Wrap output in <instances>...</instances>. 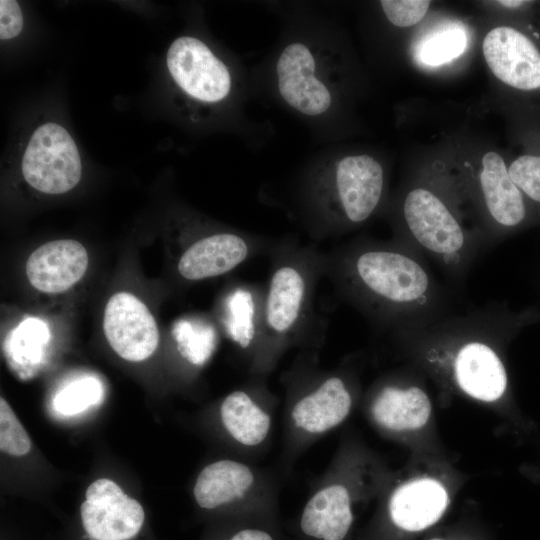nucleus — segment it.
Listing matches in <instances>:
<instances>
[{
	"label": "nucleus",
	"instance_id": "1",
	"mask_svg": "<svg viewBox=\"0 0 540 540\" xmlns=\"http://www.w3.org/2000/svg\"><path fill=\"white\" fill-rule=\"evenodd\" d=\"M339 294L379 327L401 331L450 313L449 299L418 251L402 242L358 241L327 254Z\"/></svg>",
	"mask_w": 540,
	"mask_h": 540
},
{
	"label": "nucleus",
	"instance_id": "2",
	"mask_svg": "<svg viewBox=\"0 0 540 540\" xmlns=\"http://www.w3.org/2000/svg\"><path fill=\"white\" fill-rule=\"evenodd\" d=\"M272 267L264 289L260 344L253 374L269 373L292 346L308 344L321 325L314 313V294L326 275L327 254L294 243L274 244Z\"/></svg>",
	"mask_w": 540,
	"mask_h": 540
},
{
	"label": "nucleus",
	"instance_id": "3",
	"mask_svg": "<svg viewBox=\"0 0 540 540\" xmlns=\"http://www.w3.org/2000/svg\"><path fill=\"white\" fill-rule=\"evenodd\" d=\"M384 192L382 165L369 155L340 159L328 177L314 185L318 208V237L341 233L367 221L378 208Z\"/></svg>",
	"mask_w": 540,
	"mask_h": 540
},
{
	"label": "nucleus",
	"instance_id": "4",
	"mask_svg": "<svg viewBox=\"0 0 540 540\" xmlns=\"http://www.w3.org/2000/svg\"><path fill=\"white\" fill-rule=\"evenodd\" d=\"M406 241L402 242L438 263L460 279L469 269L480 244L469 235L447 203L429 188L415 187L402 204Z\"/></svg>",
	"mask_w": 540,
	"mask_h": 540
},
{
	"label": "nucleus",
	"instance_id": "5",
	"mask_svg": "<svg viewBox=\"0 0 540 540\" xmlns=\"http://www.w3.org/2000/svg\"><path fill=\"white\" fill-rule=\"evenodd\" d=\"M352 404L343 374L305 369L289 391L286 423L291 445L299 449L335 429L348 417Z\"/></svg>",
	"mask_w": 540,
	"mask_h": 540
},
{
	"label": "nucleus",
	"instance_id": "6",
	"mask_svg": "<svg viewBox=\"0 0 540 540\" xmlns=\"http://www.w3.org/2000/svg\"><path fill=\"white\" fill-rule=\"evenodd\" d=\"M498 309H482L455 315L453 320L462 338L453 361V377L467 395L485 402L503 396L507 388V374L496 349L483 339Z\"/></svg>",
	"mask_w": 540,
	"mask_h": 540
},
{
	"label": "nucleus",
	"instance_id": "7",
	"mask_svg": "<svg viewBox=\"0 0 540 540\" xmlns=\"http://www.w3.org/2000/svg\"><path fill=\"white\" fill-rule=\"evenodd\" d=\"M21 169L30 186L47 194L71 190L82 173L73 138L56 123H45L34 131L24 152Z\"/></svg>",
	"mask_w": 540,
	"mask_h": 540
},
{
	"label": "nucleus",
	"instance_id": "8",
	"mask_svg": "<svg viewBox=\"0 0 540 540\" xmlns=\"http://www.w3.org/2000/svg\"><path fill=\"white\" fill-rule=\"evenodd\" d=\"M166 63L177 85L201 102H219L231 90L227 66L197 38L175 39L168 49Z\"/></svg>",
	"mask_w": 540,
	"mask_h": 540
},
{
	"label": "nucleus",
	"instance_id": "9",
	"mask_svg": "<svg viewBox=\"0 0 540 540\" xmlns=\"http://www.w3.org/2000/svg\"><path fill=\"white\" fill-rule=\"evenodd\" d=\"M273 245L247 233L216 232L189 244L178 260L177 269L189 281L213 278L232 271L257 254L270 251Z\"/></svg>",
	"mask_w": 540,
	"mask_h": 540
},
{
	"label": "nucleus",
	"instance_id": "10",
	"mask_svg": "<svg viewBox=\"0 0 540 540\" xmlns=\"http://www.w3.org/2000/svg\"><path fill=\"white\" fill-rule=\"evenodd\" d=\"M85 497L81 505L82 524L94 540H129L140 531L145 517L141 504L112 480L94 481Z\"/></svg>",
	"mask_w": 540,
	"mask_h": 540
},
{
	"label": "nucleus",
	"instance_id": "11",
	"mask_svg": "<svg viewBox=\"0 0 540 540\" xmlns=\"http://www.w3.org/2000/svg\"><path fill=\"white\" fill-rule=\"evenodd\" d=\"M105 337L123 359L139 362L150 357L159 342L156 321L136 296L119 292L108 300L103 319Z\"/></svg>",
	"mask_w": 540,
	"mask_h": 540
},
{
	"label": "nucleus",
	"instance_id": "12",
	"mask_svg": "<svg viewBox=\"0 0 540 540\" xmlns=\"http://www.w3.org/2000/svg\"><path fill=\"white\" fill-rule=\"evenodd\" d=\"M482 50L502 83L522 92L540 90V49L526 34L509 26L493 28L486 34Z\"/></svg>",
	"mask_w": 540,
	"mask_h": 540
},
{
	"label": "nucleus",
	"instance_id": "13",
	"mask_svg": "<svg viewBox=\"0 0 540 540\" xmlns=\"http://www.w3.org/2000/svg\"><path fill=\"white\" fill-rule=\"evenodd\" d=\"M316 68L312 51L300 42L287 45L276 64L281 97L290 107L307 116L324 114L332 103L330 90L318 77Z\"/></svg>",
	"mask_w": 540,
	"mask_h": 540
},
{
	"label": "nucleus",
	"instance_id": "14",
	"mask_svg": "<svg viewBox=\"0 0 540 540\" xmlns=\"http://www.w3.org/2000/svg\"><path fill=\"white\" fill-rule=\"evenodd\" d=\"M193 494L197 504L207 510L271 496L259 471L233 459H222L205 466L196 479Z\"/></svg>",
	"mask_w": 540,
	"mask_h": 540
},
{
	"label": "nucleus",
	"instance_id": "15",
	"mask_svg": "<svg viewBox=\"0 0 540 540\" xmlns=\"http://www.w3.org/2000/svg\"><path fill=\"white\" fill-rule=\"evenodd\" d=\"M352 492L336 470H326L300 517L302 533L316 540H343L353 523Z\"/></svg>",
	"mask_w": 540,
	"mask_h": 540
},
{
	"label": "nucleus",
	"instance_id": "16",
	"mask_svg": "<svg viewBox=\"0 0 540 540\" xmlns=\"http://www.w3.org/2000/svg\"><path fill=\"white\" fill-rule=\"evenodd\" d=\"M273 400L260 383L230 392L219 407L220 421L228 436L244 449L262 446L272 430Z\"/></svg>",
	"mask_w": 540,
	"mask_h": 540
},
{
	"label": "nucleus",
	"instance_id": "17",
	"mask_svg": "<svg viewBox=\"0 0 540 540\" xmlns=\"http://www.w3.org/2000/svg\"><path fill=\"white\" fill-rule=\"evenodd\" d=\"M478 188L496 230H513L526 221L527 200L512 181L508 167L498 153L490 151L482 157Z\"/></svg>",
	"mask_w": 540,
	"mask_h": 540
},
{
	"label": "nucleus",
	"instance_id": "18",
	"mask_svg": "<svg viewBox=\"0 0 540 540\" xmlns=\"http://www.w3.org/2000/svg\"><path fill=\"white\" fill-rule=\"evenodd\" d=\"M87 266L85 247L76 240L62 239L38 247L27 260L26 274L37 290L60 293L77 283Z\"/></svg>",
	"mask_w": 540,
	"mask_h": 540
},
{
	"label": "nucleus",
	"instance_id": "19",
	"mask_svg": "<svg viewBox=\"0 0 540 540\" xmlns=\"http://www.w3.org/2000/svg\"><path fill=\"white\" fill-rule=\"evenodd\" d=\"M448 502V494L440 482L431 478L412 480L392 493L389 515L398 528L417 532L436 523Z\"/></svg>",
	"mask_w": 540,
	"mask_h": 540
},
{
	"label": "nucleus",
	"instance_id": "20",
	"mask_svg": "<svg viewBox=\"0 0 540 540\" xmlns=\"http://www.w3.org/2000/svg\"><path fill=\"white\" fill-rule=\"evenodd\" d=\"M263 297L264 289L244 283L234 287L224 303L226 333L244 351L251 370L259 351Z\"/></svg>",
	"mask_w": 540,
	"mask_h": 540
},
{
	"label": "nucleus",
	"instance_id": "21",
	"mask_svg": "<svg viewBox=\"0 0 540 540\" xmlns=\"http://www.w3.org/2000/svg\"><path fill=\"white\" fill-rule=\"evenodd\" d=\"M431 412L427 394L417 386H382L374 395L370 413L377 425L390 431L421 428Z\"/></svg>",
	"mask_w": 540,
	"mask_h": 540
},
{
	"label": "nucleus",
	"instance_id": "22",
	"mask_svg": "<svg viewBox=\"0 0 540 540\" xmlns=\"http://www.w3.org/2000/svg\"><path fill=\"white\" fill-rule=\"evenodd\" d=\"M48 339L49 331L43 321L26 319L8 337L5 344L6 356L24 372L28 367L33 368L40 363Z\"/></svg>",
	"mask_w": 540,
	"mask_h": 540
},
{
	"label": "nucleus",
	"instance_id": "23",
	"mask_svg": "<svg viewBox=\"0 0 540 540\" xmlns=\"http://www.w3.org/2000/svg\"><path fill=\"white\" fill-rule=\"evenodd\" d=\"M103 395L101 382L94 377L74 380L57 392L54 410L62 416H74L97 405Z\"/></svg>",
	"mask_w": 540,
	"mask_h": 540
},
{
	"label": "nucleus",
	"instance_id": "24",
	"mask_svg": "<svg viewBox=\"0 0 540 540\" xmlns=\"http://www.w3.org/2000/svg\"><path fill=\"white\" fill-rule=\"evenodd\" d=\"M31 448V441L13 410L4 398L0 400V449L2 452L22 456Z\"/></svg>",
	"mask_w": 540,
	"mask_h": 540
},
{
	"label": "nucleus",
	"instance_id": "25",
	"mask_svg": "<svg viewBox=\"0 0 540 540\" xmlns=\"http://www.w3.org/2000/svg\"><path fill=\"white\" fill-rule=\"evenodd\" d=\"M466 46L460 29H451L429 39L421 49V58L429 65H439L458 57Z\"/></svg>",
	"mask_w": 540,
	"mask_h": 540
},
{
	"label": "nucleus",
	"instance_id": "26",
	"mask_svg": "<svg viewBox=\"0 0 540 540\" xmlns=\"http://www.w3.org/2000/svg\"><path fill=\"white\" fill-rule=\"evenodd\" d=\"M508 172L525 199L540 204V155L517 157L509 165Z\"/></svg>",
	"mask_w": 540,
	"mask_h": 540
},
{
	"label": "nucleus",
	"instance_id": "27",
	"mask_svg": "<svg viewBox=\"0 0 540 540\" xmlns=\"http://www.w3.org/2000/svg\"><path fill=\"white\" fill-rule=\"evenodd\" d=\"M173 333L179 353L191 364L202 365L211 356L214 348L212 332H194L190 327L179 324Z\"/></svg>",
	"mask_w": 540,
	"mask_h": 540
},
{
	"label": "nucleus",
	"instance_id": "28",
	"mask_svg": "<svg viewBox=\"0 0 540 540\" xmlns=\"http://www.w3.org/2000/svg\"><path fill=\"white\" fill-rule=\"evenodd\" d=\"M386 18L397 27H410L419 23L431 4L425 0H383L380 2Z\"/></svg>",
	"mask_w": 540,
	"mask_h": 540
},
{
	"label": "nucleus",
	"instance_id": "29",
	"mask_svg": "<svg viewBox=\"0 0 540 540\" xmlns=\"http://www.w3.org/2000/svg\"><path fill=\"white\" fill-rule=\"evenodd\" d=\"M23 27V17L17 1H0V38L11 39L17 36Z\"/></svg>",
	"mask_w": 540,
	"mask_h": 540
},
{
	"label": "nucleus",
	"instance_id": "30",
	"mask_svg": "<svg viewBox=\"0 0 540 540\" xmlns=\"http://www.w3.org/2000/svg\"><path fill=\"white\" fill-rule=\"evenodd\" d=\"M230 540H274L272 535L259 528H243L237 531Z\"/></svg>",
	"mask_w": 540,
	"mask_h": 540
},
{
	"label": "nucleus",
	"instance_id": "31",
	"mask_svg": "<svg viewBox=\"0 0 540 540\" xmlns=\"http://www.w3.org/2000/svg\"><path fill=\"white\" fill-rule=\"evenodd\" d=\"M529 1H522V0H501L497 1L496 3L507 7V8H520L525 6Z\"/></svg>",
	"mask_w": 540,
	"mask_h": 540
},
{
	"label": "nucleus",
	"instance_id": "32",
	"mask_svg": "<svg viewBox=\"0 0 540 540\" xmlns=\"http://www.w3.org/2000/svg\"><path fill=\"white\" fill-rule=\"evenodd\" d=\"M430 540H443V539H439V538H434V539H430Z\"/></svg>",
	"mask_w": 540,
	"mask_h": 540
}]
</instances>
